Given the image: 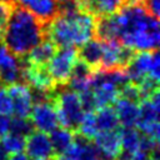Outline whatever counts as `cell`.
Returning a JSON list of instances; mask_svg holds the SVG:
<instances>
[{
	"instance_id": "6da1fadb",
	"label": "cell",
	"mask_w": 160,
	"mask_h": 160,
	"mask_svg": "<svg viewBox=\"0 0 160 160\" xmlns=\"http://www.w3.org/2000/svg\"><path fill=\"white\" fill-rule=\"evenodd\" d=\"M116 40L134 51L158 50L160 32L158 18L142 5L128 4L112 14Z\"/></svg>"
},
{
	"instance_id": "7a4b0ae2",
	"label": "cell",
	"mask_w": 160,
	"mask_h": 160,
	"mask_svg": "<svg viewBox=\"0 0 160 160\" xmlns=\"http://www.w3.org/2000/svg\"><path fill=\"white\" fill-rule=\"evenodd\" d=\"M96 18L85 10L58 12L44 25L45 39L56 48H80L95 36Z\"/></svg>"
},
{
	"instance_id": "3957f363",
	"label": "cell",
	"mask_w": 160,
	"mask_h": 160,
	"mask_svg": "<svg viewBox=\"0 0 160 160\" xmlns=\"http://www.w3.org/2000/svg\"><path fill=\"white\" fill-rule=\"evenodd\" d=\"M44 25L31 11L15 2L2 36L5 48L16 58L25 56L45 39Z\"/></svg>"
},
{
	"instance_id": "277c9868",
	"label": "cell",
	"mask_w": 160,
	"mask_h": 160,
	"mask_svg": "<svg viewBox=\"0 0 160 160\" xmlns=\"http://www.w3.org/2000/svg\"><path fill=\"white\" fill-rule=\"evenodd\" d=\"M52 101L58 112L59 124L75 131L85 112L78 92L68 85L60 86L58 92H52Z\"/></svg>"
},
{
	"instance_id": "5b68a950",
	"label": "cell",
	"mask_w": 160,
	"mask_h": 160,
	"mask_svg": "<svg viewBox=\"0 0 160 160\" xmlns=\"http://www.w3.org/2000/svg\"><path fill=\"white\" fill-rule=\"evenodd\" d=\"M125 72L130 82L139 85L144 79L152 78L159 81L160 78V56L158 50L135 52Z\"/></svg>"
},
{
	"instance_id": "8992f818",
	"label": "cell",
	"mask_w": 160,
	"mask_h": 160,
	"mask_svg": "<svg viewBox=\"0 0 160 160\" xmlns=\"http://www.w3.org/2000/svg\"><path fill=\"white\" fill-rule=\"evenodd\" d=\"M78 60L76 48H59L55 51L52 58L45 65L56 86H66L74 68L75 61Z\"/></svg>"
},
{
	"instance_id": "52a82bcc",
	"label": "cell",
	"mask_w": 160,
	"mask_h": 160,
	"mask_svg": "<svg viewBox=\"0 0 160 160\" xmlns=\"http://www.w3.org/2000/svg\"><path fill=\"white\" fill-rule=\"evenodd\" d=\"M102 41V52L100 60L101 70L110 69H124L131 61L135 51L118 40H101Z\"/></svg>"
},
{
	"instance_id": "ba28073f",
	"label": "cell",
	"mask_w": 160,
	"mask_h": 160,
	"mask_svg": "<svg viewBox=\"0 0 160 160\" xmlns=\"http://www.w3.org/2000/svg\"><path fill=\"white\" fill-rule=\"evenodd\" d=\"M21 79L31 90L41 92H52L56 84L49 74L45 65H34L21 59Z\"/></svg>"
},
{
	"instance_id": "9c48e42d",
	"label": "cell",
	"mask_w": 160,
	"mask_h": 160,
	"mask_svg": "<svg viewBox=\"0 0 160 160\" xmlns=\"http://www.w3.org/2000/svg\"><path fill=\"white\" fill-rule=\"evenodd\" d=\"M29 116L30 121L34 125V129L44 131L46 134H49L60 125L58 112L52 101V96L48 100L34 102Z\"/></svg>"
},
{
	"instance_id": "30bf717a",
	"label": "cell",
	"mask_w": 160,
	"mask_h": 160,
	"mask_svg": "<svg viewBox=\"0 0 160 160\" xmlns=\"http://www.w3.org/2000/svg\"><path fill=\"white\" fill-rule=\"evenodd\" d=\"M12 104V114L20 118H29L34 105L32 91L25 82H14L6 86Z\"/></svg>"
},
{
	"instance_id": "8fae6325",
	"label": "cell",
	"mask_w": 160,
	"mask_h": 160,
	"mask_svg": "<svg viewBox=\"0 0 160 160\" xmlns=\"http://www.w3.org/2000/svg\"><path fill=\"white\" fill-rule=\"evenodd\" d=\"M92 144L95 145L99 155L102 159L116 160L121 152V139L120 130H108L99 131L92 138Z\"/></svg>"
},
{
	"instance_id": "7c38bea8",
	"label": "cell",
	"mask_w": 160,
	"mask_h": 160,
	"mask_svg": "<svg viewBox=\"0 0 160 160\" xmlns=\"http://www.w3.org/2000/svg\"><path fill=\"white\" fill-rule=\"evenodd\" d=\"M24 150H25L26 156L32 160L55 155L49 135L40 130H32L25 138Z\"/></svg>"
},
{
	"instance_id": "4fadbf2b",
	"label": "cell",
	"mask_w": 160,
	"mask_h": 160,
	"mask_svg": "<svg viewBox=\"0 0 160 160\" xmlns=\"http://www.w3.org/2000/svg\"><path fill=\"white\" fill-rule=\"evenodd\" d=\"M58 158L59 160H98L100 155L91 140L75 132L72 144Z\"/></svg>"
},
{
	"instance_id": "5bb4252c",
	"label": "cell",
	"mask_w": 160,
	"mask_h": 160,
	"mask_svg": "<svg viewBox=\"0 0 160 160\" xmlns=\"http://www.w3.org/2000/svg\"><path fill=\"white\" fill-rule=\"evenodd\" d=\"M21 79V64L5 45H0V81L4 85L18 82Z\"/></svg>"
},
{
	"instance_id": "9a60e30c",
	"label": "cell",
	"mask_w": 160,
	"mask_h": 160,
	"mask_svg": "<svg viewBox=\"0 0 160 160\" xmlns=\"http://www.w3.org/2000/svg\"><path fill=\"white\" fill-rule=\"evenodd\" d=\"M16 4L31 11L44 24L49 22L58 14V0H14Z\"/></svg>"
},
{
	"instance_id": "2e32d148",
	"label": "cell",
	"mask_w": 160,
	"mask_h": 160,
	"mask_svg": "<svg viewBox=\"0 0 160 160\" xmlns=\"http://www.w3.org/2000/svg\"><path fill=\"white\" fill-rule=\"evenodd\" d=\"M114 110L119 120V125L122 128H131L136 126L139 121V105L135 101L118 98L114 101Z\"/></svg>"
},
{
	"instance_id": "e0dca14e",
	"label": "cell",
	"mask_w": 160,
	"mask_h": 160,
	"mask_svg": "<svg viewBox=\"0 0 160 160\" xmlns=\"http://www.w3.org/2000/svg\"><path fill=\"white\" fill-rule=\"evenodd\" d=\"M128 4V0H81L82 9L95 18L112 15Z\"/></svg>"
},
{
	"instance_id": "ac0fdd59",
	"label": "cell",
	"mask_w": 160,
	"mask_h": 160,
	"mask_svg": "<svg viewBox=\"0 0 160 160\" xmlns=\"http://www.w3.org/2000/svg\"><path fill=\"white\" fill-rule=\"evenodd\" d=\"M121 139V152L116 160H130L131 156L140 151L141 132L135 128H122L120 130Z\"/></svg>"
},
{
	"instance_id": "d6986e66",
	"label": "cell",
	"mask_w": 160,
	"mask_h": 160,
	"mask_svg": "<svg viewBox=\"0 0 160 160\" xmlns=\"http://www.w3.org/2000/svg\"><path fill=\"white\" fill-rule=\"evenodd\" d=\"M101 52H102V41L92 38L80 46V49L78 50V58L81 61H84L86 65H89L92 70H98L100 68Z\"/></svg>"
},
{
	"instance_id": "ffe728a7",
	"label": "cell",
	"mask_w": 160,
	"mask_h": 160,
	"mask_svg": "<svg viewBox=\"0 0 160 160\" xmlns=\"http://www.w3.org/2000/svg\"><path fill=\"white\" fill-rule=\"evenodd\" d=\"M55 51L56 46L49 39H44L38 45H35L25 56H22V59L34 65H46Z\"/></svg>"
},
{
	"instance_id": "44dd1931",
	"label": "cell",
	"mask_w": 160,
	"mask_h": 160,
	"mask_svg": "<svg viewBox=\"0 0 160 160\" xmlns=\"http://www.w3.org/2000/svg\"><path fill=\"white\" fill-rule=\"evenodd\" d=\"M49 134H50L49 138H50L55 156H60L62 152H65V150L72 144L74 138H75V131L71 129L64 128V126L61 128L58 126Z\"/></svg>"
},
{
	"instance_id": "7402d4cb",
	"label": "cell",
	"mask_w": 160,
	"mask_h": 160,
	"mask_svg": "<svg viewBox=\"0 0 160 160\" xmlns=\"http://www.w3.org/2000/svg\"><path fill=\"white\" fill-rule=\"evenodd\" d=\"M95 115V122L99 131H108V130H115L119 126V120L115 114V110L111 105L99 108L94 111Z\"/></svg>"
},
{
	"instance_id": "603a6c76",
	"label": "cell",
	"mask_w": 160,
	"mask_h": 160,
	"mask_svg": "<svg viewBox=\"0 0 160 160\" xmlns=\"http://www.w3.org/2000/svg\"><path fill=\"white\" fill-rule=\"evenodd\" d=\"M76 134H79L80 136L92 140V138L99 132L98 128H96V122H95V115L94 111H85L76 130Z\"/></svg>"
},
{
	"instance_id": "cb8c5ba5",
	"label": "cell",
	"mask_w": 160,
	"mask_h": 160,
	"mask_svg": "<svg viewBox=\"0 0 160 160\" xmlns=\"http://www.w3.org/2000/svg\"><path fill=\"white\" fill-rule=\"evenodd\" d=\"M25 138L22 135L19 134H14V132H8L6 135H4L1 138V146L2 149L6 151L8 155H12V154H18V152H22L24 148H25Z\"/></svg>"
},
{
	"instance_id": "d4e9b609",
	"label": "cell",
	"mask_w": 160,
	"mask_h": 160,
	"mask_svg": "<svg viewBox=\"0 0 160 160\" xmlns=\"http://www.w3.org/2000/svg\"><path fill=\"white\" fill-rule=\"evenodd\" d=\"M32 130H34V125L29 118L14 116L12 119H10V132L28 136Z\"/></svg>"
},
{
	"instance_id": "484cf974",
	"label": "cell",
	"mask_w": 160,
	"mask_h": 160,
	"mask_svg": "<svg viewBox=\"0 0 160 160\" xmlns=\"http://www.w3.org/2000/svg\"><path fill=\"white\" fill-rule=\"evenodd\" d=\"M119 96L120 98H124V99H128V100H131V101H135V102H139L142 96H141V92L138 88V85L128 81L125 82L120 90H119Z\"/></svg>"
},
{
	"instance_id": "4316f807",
	"label": "cell",
	"mask_w": 160,
	"mask_h": 160,
	"mask_svg": "<svg viewBox=\"0 0 160 160\" xmlns=\"http://www.w3.org/2000/svg\"><path fill=\"white\" fill-rule=\"evenodd\" d=\"M14 4L15 2L10 1V0H0V40H2L4 31L8 25Z\"/></svg>"
},
{
	"instance_id": "83f0119b",
	"label": "cell",
	"mask_w": 160,
	"mask_h": 160,
	"mask_svg": "<svg viewBox=\"0 0 160 160\" xmlns=\"http://www.w3.org/2000/svg\"><path fill=\"white\" fill-rule=\"evenodd\" d=\"M12 114V104L8 89L5 86H0V115H11Z\"/></svg>"
},
{
	"instance_id": "f1b7e54d",
	"label": "cell",
	"mask_w": 160,
	"mask_h": 160,
	"mask_svg": "<svg viewBox=\"0 0 160 160\" xmlns=\"http://www.w3.org/2000/svg\"><path fill=\"white\" fill-rule=\"evenodd\" d=\"M10 119L9 115H0V138L10 132Z\"/></svg>"
},
{
	"instance_id": "f546056e",
	"label": "cell",
	"mask_w": 160,
	"mask_h": 160,
	"mask_svg": "<svg viewBox=\"0 0 160 160\" xmlns=\"http://www.w3.org/2000/svg\"><path fill=\"white\" fill-rule=\"evenodd\" d=\"M150 158H151V155H149L144 151H138L131 156L130 160H150Z\"/></svg>"
},
{
	"instance_id": "4dcf8cb0",
	"label": "cell",
	"mask_w": 160,
	"mask_h": 160,
	"mask_svg": "<svg viewBox=\"0 0 160 160\" xmlns=\"http://www.w3.org/2000/svg\"><path fill=\"white\" fill-rule=\"evenodd\" d=\"M6 160H29V158L24 152H18V154H12V155L8 156Z\"/></svg>"
},
{
	"instance_id": "1f68e13d",
	"label": "cell",
	"mask_w": 160,
	"mask_h": 160,
	"mask_svg": "<svg viewBox=\"0 0 160 160\" xmlns=\"http://www.w3.org/2000/svg\"><path fill=\"white\" fill-rule=\"evenodd\" d=\"M8 154H6V151L2 149V146H1V144H0V160H6L8 159Z\"/></svg>"
},
{
	"instance_id": "d6a6232c",
	"label": "cell",
	"mask_w": 160,
	"mask_h": 160,
	"mask_svg": "<svg viewBox=\"0 0 160 160\" xmlns=\"http://www.w3.org/2000/svg\"><path fill=\"white\" fill-rule=\"evenodd\" d=\"M129 4H138V5H144L145 0H128Z\"/></svg>"
},
{
	"instance_id": "836d02e7",
	"label": "cell",
	"mask_w": 160,
	"mask_h": 160,
	"mask_svg": "<svg viewBox=\"0 0 160 160\" xmlns=\"http://www.w3.org/2000/svg\"><path fill=\"white\" fill-rule=\"evenodd\" d=\"M34 160H59L58 156H48V158H40V159H34Z\"/></svg>"
},
{
	"instance_id": "e575fe53",
	"label": "cell",
	"mask_w": 160,
	"mask_h": 160,
	"mask_svg": "<svg viewBox=\"0 0 160 160\" xmlns=\"http://www.w3.org/2000/svg\"><path fill=\"white\" fill-rule=\"evenodd\" d=\"M150 160H158V158H156V156H151Z\"/></svg>"
},
{
	"instance_id": "d590c367",
	"label": "cell",
	"mask_w": 160,
	"mask_h": 160,
	"mask_svg": "<svg viewBox=\"0 0 160 160\" xmlns=\"http://www.w3.org/2000/svg\"><path fill=\"white\" fill-rule=\"evenodd\" d=\"M98 160H108V159H98Z\"/></svg>"
}]
</instances>
